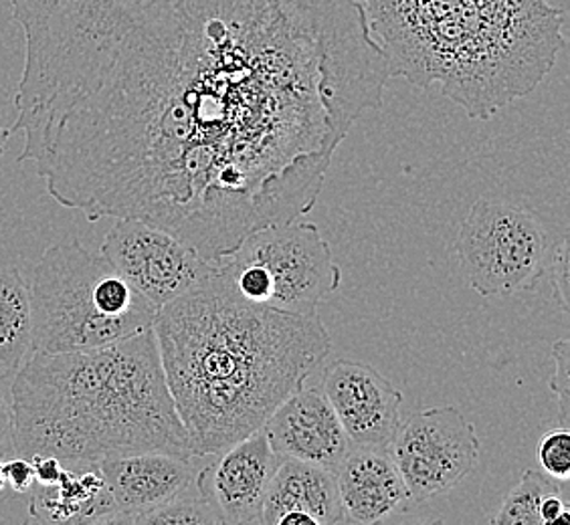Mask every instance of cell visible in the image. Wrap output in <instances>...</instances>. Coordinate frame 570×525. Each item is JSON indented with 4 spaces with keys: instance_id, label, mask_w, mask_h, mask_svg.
I'll return each instance as SVG.
<instances>
[{
    "instance_id": "603a6c76",
    "label": "cell",
    "mask_w": 570,
    "mask_h": 525,
    "mask_svg": "<svg viewBox=\"0 0 570 525\" xmlns=\"http://www.w3.org/2000/svg\"><path fill=\"white\" fill-rule=\"evenodd\" d=\"M4 477H7V485H11L12 492H31L35 485L33 463L29 457L14 455L4 463Z\"/></svg>"
},
{
    "instance_id": "277c9868",
    "label": "cell",
    "mask_w": 570,
    "mask_h": 525,
    "mask_svg": "<svg viewBox=\"0 0 570 525\" xmlns=\"http://www.w3.org/2000/svg\"><path fill=\"white\" fill-rule=\"evenodd\" d=\"M361 2L391 76L439 86L470 120L527 98L564 47V11L550 0Z\"/></svg>"
},
{
    "instance_id": "83f0119b",
    "label": "cell",
    "mask_w": 570,
    "mask_h": 525,
    "mask_svg": "<svg viewBox=\"0 0 570 525\" xmlns=\"http://www.w3.org/2000/svg\"><path fill=\"white\" fill-rule=\"evenodd\" d=\"M7 487V477H4V459L0 457V492Z\"/></svg>"
},
{
    "instance_id": "44dd1931",
    "label": "cell",
    "mask_w": 570,
    "mask_h": 525,
    "mask_svg": "<svg viewBox=\"0 0 570 525\" xmlns=\"http://www.w3.org/2000/svg\"><path fill=\"white\" fill-rule=\"evenodd\" d=\"M552 358H554V374L550 380V390L559 405V418L562 428H569L570 405V341L560 338L552 344Z\"/></svg>"
},
{
    "instance_id": "484cf974",
    "label": "cell",
    "mask_w": 570,
    "mask_h": 525,
    "mask_svg": "<svg viewBox=\"0 0 570 525\" xmlns=\"http://www.w3.org/2000/svg\"><path fill=\"white\" fill-rule=\"evenodd\" d=\"M540 522L542 525L559 524V522H570V507L562 495L559 493H550L542 504H540Z\"/></svg>"
},
{
    "instance_id": "52a82bcc",
    "label": "cell",
    "mask_w": 570,
    "mask_h": 525,
    "mask_svg": "<svg viewBox=\"0 0 570 525\" xmlns=\"http://www.w3.org/2000/svg\"><path fill=\"white\" fill-rule=\"evenodd\" d=\"M549 237L537 215L480 198L461 222L458 257L468 284L483 297L514 296L544 277Z\"/></svg>"
},
{
    "instance_id": "9c48e42d",
    "label": "cell",
    "mask_w": 570,
    "mask_h": 525,
    "mask_svg": "<svg viewBox=\"0 0 570 525\" xmlns=\"http://www.w3.org/2000/svg\"><path fill=\"white\" fill-rule=\"evenodd\" d=\"M99 255L156 309L197 289L213 275V261L188 242L138 219H116Z\"/></svg>"
},
{
    "instance_id": "5bb4252c",
    "label": "cell",
    "mask_w": 570,
    "mask_h": 525,
    "mask_svg": "<svg viewBox=\"0 0 570 525\" xmlns=\"http://www.w3.org/2000/svg\"><path fill=\"white\" fill-rule=\"evenodd\" d=\"M334 473L344 522L379 524L411 504L405 482L384 447L351 445Z\"/></svg>"
},
{
    "instance_id": "4fadbf2b",
    "label": "cell",
    "mask_w": 570,
    "mask_h": 525,
    "mask_svg": "<svg viewBox=\"0 0 570 525\" xmlns=\"http://www.w3.org/2000/svg\"><path fill=\"white\" fill-rule=\"evenodd\" d=\"M203 457H180L170 453H134L98 463L114 505L111 524H136L185 492L197 477Z\"/></svg>"
},
{
    "instance_id": "6da1fadb",
    "label": "cell",
    "mask_w": 570,
    "mask_h": 525,
    "mask_svg": "<svg viewBox=\"0 0 570 525\" xmlns=\"http://www.w3.org/2000/svg\"><path fill=\"white\" fill-rule=\"evenodd\" d=\"M19 162L88 220L138 219L205 259L316 207L393 79L361 0H9Z\"/></svg>"
},
{
    "instance_id": "8fae6325",
    "label": "cell",
    "mask_w": 570,
    "mask_h": 525,
    "mask_svg": "<svg viewBox=\"0 0 570 525\" xmlns=\"http://www.w3.org/2000/svg\"><path fill=\"white\" fill-rule=\"evenodd\" d=\"M320 390L328 398L351 445L389 449L401 423L403 394L383 374L362 361H334Z\"/></svg>"
},
{
    "instance_id": "ac0fdd59",
    "label": "cell",
    "mask_w": 570,
    "mask_h": 525,
    "mask_svg": "<svg viewBox=\"0 0 570 525\" xmlns=\"http://www.w3.org/2000/svg\"><path fill=\"white\" fill-rule=\"evenodd\" d=\"M559 485L544 470L527 469L510 492L498 514L490 517L494 525H542L540 504L550 493H559Z\"/></svg>"
},
{
    "instance_id": "ffe728a7",
    "label": "cell",
    "mask_w": 570,
    "mask_h": 525,
    "mask_svg": "<svg viewBox=\"0 0 570 525\" xmlns=\"http://www.w3.org/2000/svg\"><path fill=\"white\" fill-rule=\"evenodd\" d=\"M538 463L542 470L554 482H567L570 475V433L569 428L550 430L538 443Z\"/></svg>"
},
{
    "instance_id": "ba28073f",
    "label": "cell",
    "mask_w": 570,
    "mask_h": 525,
    "mask_svg": "<svg viewBox=\"0 0 570 525\" xmlns=\"http://www.w3.org/2000/svg\"><path fill=\"white\" fill-rule=\"evenodd\" d=\"M389 453L411 502L421 504L460 485L478 465L475 427L453 406H435L401 420Z\"/></svg>"
},
{
    "instance_id": "4316f807",
    "label": "cell",
    "mask_w": 570,
    "mask_h": 525,
    "mask_svg": "<svg viewBox=\"0 0 570 525\" xmlns=\"http://www.w3.org/2000/svg\"><path fill=\"white\" fill-rule=\"evenodd\" d=\"M9 138H11L9 130L0 128V162H2V156H4V146H7V142H9Z\"/></svg>"
},
{
    "instance_id": "2e32d148",
    "label": "cell",
    "mask_w": 570,
    "mask_h": 525,
    "mask_svg": "<svg viewBox=\"0 0 570 525\" xmlns=\"http://www.w3.org/2000/svg\"><path fill=\"white\" fill-rule=\"evenodd\" d=\"M29 517L39 524H111L114 505L99 465L63 469L56 485L31 487Z\"/></svg>"
},
{
    "instance_id": "d6986e66",
    "label": "cell",
    "mask_w": 570,
    "mask_h": 525,
    "mask_svg": "<svg viewBox=\"0 0 570 525\" xmlns=\"http://www.w3.org/2000/svg\"><path fill=\"white\" fill-rule=\"evenodd\" d=\"M136 524H223L209 499L198 489L197 482L178 493L175 499L144 514Z\"/></svg>"
},
{
    "instance_id": "5b68a950",
    "label": "cell",
    "mask_w": 570,
    "mask_h": 525,
    "mask_svg": "<svg viewBox=\"0 0 570 525\" xmlns=\"http://www.w3.org/2000/svg\"><path fill=\"white\" fill-rule=\"evenodd\" d=\"M33 354L91 350L153 328L156 307L79 241L41 255L29 285Z\"/></svg>"
},
{
    "instance_id": "cb8c5ba5",
    "label": "cell",
    "mask_w": 570,
    "mask_h": 525,
    "mask_svg": "<svg viewBox=\"0 0 570 525\" xmlns=\"http://www.w3.org/2000/svg\"><path fill=\"white\" fill-rule=\"evenodd\" d=\"M0 457H14V416L11 400L0 390Z\"/></svg>"
},
{
    "instance_id": "30bf717a",
    "label": "cell",
    "mask_w": 570,
    "mask_h": 525,
    "mask_svg": "<svg viewBox=\"0 0 570 525\" xmlns=\"http://www.w3.org/2000/svg\"><path fill=\"white\" fill-rule=\"evenodd\" d=\"M197 470L198 489L209 499L223 524H259L265 493L282 457L272 449L264 428L210 455Z\"/></svg>"
},
{
    "instance_id": "7402d4cb",
    "label": "cell",
    "mask_w": 570,
    "mask_h": 525,
    "mask_svg": "<svg viewBox=\"0 0 570 525\" xmlns=\"http://www.w3.org/2000/svg\"><path fill=\"white\" fill-rule=\"evenodd\" d=\"M569 267V237H562L554 247H550L547 271H544V274L550 275L554 299H557L562 314H569L570 311Z\"/></svg>"
},
{
    "instance_id": "7c38bea8",
    "label": "cell",
    "mask_w": 570,
    "mask_h": 525,
    "mask_svg": "<svg viewBox=\"0 0 570 525\" xmlns=\"http://www.w3.org/2000/svg\"><path fill=\"white\" fill-rule=\"evenodd\" d=\"M262 428L282 459L304 460L336 470L351 449V440L328 398L320 388H307L306 384L289 394Z\"/></svg>"
},
{
    "instance_id": "8992f818",
    "label": "cell",
    "mask_w": 570,
    "mask_h": 525,
    "mask_svg": "<svg viewBox=\"0 0 570 525\" xmlns=\"http://www.w3.org/2000/svg\"><path fill=\"white\" fill-rule=\"evenodd\" d=\"M213 261V275L249 304L314 314L341 287V267L328 241L306 220L253 230L233 251Z\"/></svg>"
},
{
    "instance_id": "9a60e30c",
    "label": "cell",
    "mask_w": 570,
    "mask_h": 525,
    "mask_svg": "<svg viewBox=\"0 0 570 525\" xmlns=\"http://www.w3.org/2000/svg\"><path fill=\"white\" fill-rule=\"evenodd\" d=\"M344 522L336 473L282 459L265 493L262 525H334Z\"/></svg>"
},
{
    "instance_id": "d4e9b609",
    "label": "cell",
    "mask_w": 570,
    "mask_h": 525,
    "mask_svg": "<svg viewBox=\"0 0 570 525\" xmlns=\"http://www.w3.org/2000/svg\"><path fill=\"white\" fill-rule=\"evenodd\" d=\"M29 459L33 463L35 483L47 485V487L59 483L61 475H63V469H66L61 460L56 459V457H49V455H33Z\"/></svg>"
},
{
    "instance_id": "7a4b0ae2",
    "label": "cell",
    "mask_w": 570,
    "mask_h": 525,
    "mask_svg": "<svg viewBox=\"0 0 570 525\" xmlns=\"http://www.w3.org/2000/svg\"><path fill=\"white\" fill-rule=\"evenodd\" d=\"M166 384L195 457L249 437L328 358V329L314 314L249 304L215 275L156 309Z\"/></svg>"
},
{
    "instance_id": "e0dca14e",
    "label": "cell",
    "mask_w": 570,
    "mask_h": 525,
    "mask_svg": "<svg viewBox=\"0 0 570 525\" xmlns=\"http://www.w3.org/2000/svg\"><path fill=\"white\" fill-rule=\"evenodd\" d=\"M33 354L29 284L17 267H0V376L17 374Z\"/></svg>"
},
{
    "instance_id": "3957f363",
    "label": "cell",
    "mask_w": 570,
    "mask_h": 525,
    "mask_svg": "<svg viewBox=\"0 0 570 525\" xmlns=\"http://www.w3.org/2000/svg\"><path fill=\"white\" fill-rule=\"evenodd\" d=\"M11 394L14 455L69 465L153 450L195 457L153 328L91 350L35 351Z\"/></svg>"
}]
</instances>
